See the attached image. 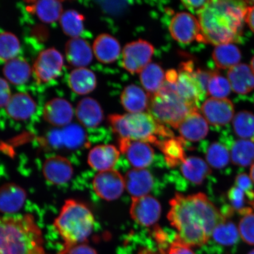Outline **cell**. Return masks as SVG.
Here are the masks:
<instances>
[{"instance_id": "obj_1", "label": "cell", "mask_w": 254, "mask_h": 254, "mask_svg": "<svg viewBox=\"0 0 254 254\" xmlns=\"http://www.w3.org/2000/svg\"><path fill=\"white\" fill-rule=\"evenodd\" d=\"M170 204L168 220L180 239L190 247L205 245L215 227L225 218L203 193H177Z\"/></svg>"}, {"instance_id": "obj_24", "label": "cell", "mask_w": 254, "mask_h": 254, "mask_svg": "<svg viewBox=\"0 0 254 254\" xmlns=\"http://www.w3.org/2000/svg\"><path fill=\"white\" fill-rule=\"evenodd\" d=\"M93 51L98 61L110 64L116 61L119 58L121 46L115 38L108 34H102L95 40Z\"/></svg>"}, {"instance_id": "obj_33", "label": "cell", "mask_w": 254, "mask_h": 254, "mask_svg": "<svg viewBox=\"0 0 254 254\" xmlns=\"http://www.w3.org/2000/svg\"><path fill=\"white\" fill-rule=\"evenodd\" d=\"M230 157L235 166L249 167L254 163V142L250 139H239L232 146Z\"/></svg>"}, {"instance_id": "obj_38", "label": "cell", "mask_w": 254, "mask_h": 254, "mask_svg": "<svg viewBox=\"0 0 254 254\" xmlns=\"http://www.w3.org/2000/svg\"><path fill=\"white\" fill-rule=\"evenodd\" d=\"M230 158V153L228 149L220 142H212L206 151L208 164L215 169L220 170L226 167Z\"/></svg>"}, {"instance_id": "obj_19", "label": "cell", "mask_w": 254, "mask_h": 254, "mask_svg": "<svg viewBox=\"0 0 254 254\" xmlns=\"http://www.w3.org/2000/svg\"><path fill=\"white\" fill-rule=\"evenodd\" d=\"M120 151L113 145L96 146L90 151L88 163L94 170L104 171L112 170L120 158Z\"/></svg>"}, {"instance_id": "obj_23", "label": "cell", "mask_w": 254, "mask_h": 254, "mask_svg": "<svg viewBox=\"0 0 254 254\" xmlns=\"http://www.w3.org/2000/svg\"><path fill=\"white\" fill-rule=\"evenodd\" d=\"M75 114L81 125L89 128L98 127L103 120V111L100 105L91 98H85L79 101Z\"/></svg>"}, {"instance_id": "obj_18", "label": "cell", "mask_w": 254, "mask_h": 254, "mask_svg": "<svg viewBox=\"0 0 254 254\" xmlns=\"http://www.w3.org/2000/svg\"><path fill=\"white\" fill-rule=\"evenodd\" d=\"M72 107L68 101L63 98H55L48 102L43 111L46 122L55 127L69 125L73 118Z\"/></svg>"}, {"instance_id": "obj_7", "label": "cell", "mask_w": 254, "mask_h": 254, "mask_svg": "<svg viewBox=\"0 0 254 254\" xmlns=\"http://www.w3.org/2000/svg\"><path fill=\"white\" fill-rule=\"evenodd\" d=\"M192 62L183 63L180 66L176 82V91L181 98L193 107L199 109L200 101L205 99L198 81L193 75Z\"/></svg>"}, {"instance_id": "obj_29", "label": "cell", "mask_w": 254, "mask_h": 254, "mask_svg": "<svg viewBox=\"0 0 254 254\" xmlns=\"http://www.w3.org/2000/svg\"><path fill=\"white\" fill-rule=\"evenodd\" d=\"M71 90L78 95H85L94 91L97 85L96 77L93 71L85 68L73 70L68 77Z\"/></svg>"}, {"instance_id": "obj_51", "label": "cell", "mask_w": 254, "mask_h": 254, "mask_svg": "<svg viewBox=\"0 0 254 254\" xmlns=\"http://www.w3.org/2000/svg\"><path fill=\"white\" fill-rule=\"evenodd\" d=\"M251 68L252 69V71L254 74V56L253 57L252 62H251Z\"/></svg>"}, {"instance_id": "obj_14", "label": "cell", "mask_w": 254, "mask_h": 254, "mask_svg": "<svg viewBox=\"0 0 254 254\" xmlns=\"http://www.w3.org/2000/svg\"><path fill=\"white\" fill-rule=\"evenodd\" d=\"M201 111L206 122L214 126L226 125L234 119V105L227 98H209L202 104Z\"/></svg>"}, {"instance_id": "obj_21", "label": "cell", "mask_w": 254, "mask_h": 254, "mask_svg": "<svg viewBox=\"0 0 254 254\" xmlns=\"http://www.w3.org/2000/svg\"><path fill=\"white\" fill-rule=\"evenodd\" d=\"M92 49L87 41L80 38H73L65 46V56L69 64L78 68L90 64L93 60Z\"/></svg>"}, {"instance_id": "obj_22", "label": "cell", "mask_w": 254, "mask_h": 254, "mask_svg": "<svg viewBox=\"0 0 254 254\" xmlns=\"http://www.w3.org/2000/svg\"><path fill=\"white\" fill-rule=\"evenodd\" d=\"M227 77L235 93L247 94L254 90V74L251 66L245 64H239L229 69Z\"/></svg>"}, {"instance_id": "obj_43", "label": "cell", "mask_w": 254, "mask_h": 254, "mask_svg": "<svg viewBox=\"0 0 254 254\" xmlns=\"http://www.w3.org/2000/svg\"><path fill=\"white\" fill-rule=\"evenodd\" d=\"M166 254H195L190 246L184 243L177 235L176 239L170 244Z\"/></svg>"}, {"instance_id": "obj_28", "label": "cell", "mask_w": 254, "mask_h": 254, "mask_svg": "<svg viewBox=\"0 0 254 254\" xmlns=\"http://www.w3.org/2000/svg\"><path fill=\"white\" fill-rule=\"evenodd\" d=\"M181 171L186 179L195 185L202 184L211 173L208 163L197 157L186 158L181 165Z\"/></svg>"}, {"instance_id": "obj_10", "label": "cell", "mask_w": 254, "mask_h": 254, "mask_svg": "<svg viewBox=\"0 0 254 254\" xmlns=\"http://www.w3.org/2000/svg\"><path fill=\"white\" fill-rule=\"evenodd\" d=\"M93 186L98 196L107 201L119 198L126 188L125 178L114 170L98 173L94 177Z\"/></svg>"}, {"instance_id": "obj_46", "label": "cell", "mask_w": 254, "mask_h": 254, "mask_svg": "<svg viewBox=\"0 0 254 254\" xmlns=\"http://www.w3.org/2000/svg\"><path fill=\"white\" fill-rule=\"evenodd\" d=\"M60 254H97L96 251L85 244H78Z\"/></svg>"}, {"instance_id": "obj_52", "label": "cell", "mask_w": 254, "mask_h": 254, "mask_svg": "<svg viewBox=\"0 0 254 254\" xmlns=\"http://www.w3.org/2000/svg\"><path fill=\"white\" fill-rule=\"evenodd\" d=\"M248 254H254V250L251 251V252H249Z\"/></svg>"}, {"instance_id": "obj_47", "label": "cell", "mask_w": 254, "mask_h": 254, "mask_svg": "<svg viewBox=\"0 0 254 254\" xmlns=\"http://www.w3.org/2000/svg\"><path fill=\"white\" fill-rule=\"evenodd\" d=\"M208 1H183L182 3L184 6L189 9L191 12H194L196 14L201 10V9L204 7L206 4H207Z\"/></svg>"}, {"instance_id": "obj_13", "label": "cell", "mask_w": 254, "mask_h": 254, "mask_svg": "<svg viewBox=\"0 0 254 254\" xmlns=\"http://www.w3.org/2000/svg\"><path fill=\"white\" fill-rule=\"evenodd\" d=\"M119 143L121 152L136 169H144L153 162L154 151L148 143L125 138L120 139Z\"/></svg>"}, {"instance_id": "obj_9", "label": "cell", "mask_w": 254, "mask_h": 254, "mask_svg": "<svg viewBox=\"0 0 254 254\" xmlns=\"http://www.w3.org/2000/svg\"><path fill=\"white\" fill-rule=\"evenodd\" d=\"M169 29L171 36L178 42L190 44L201 42V27L194 15L186 12L177 13L171 19Z\"/></svg>"}, {"instance_id": "obj_27", "label": "cell", "mask_w": 254, "mask_h": 254, "mask_svg": "<svg viewBox=\"0 0 254 254\" xmlns=\"http://www.w3.org/2000/svg\"><path fill=\"white\" fill-rule=\"evenodd\" d=\"M150 96L140 87L134 84L126 87L121 101L124 108L129 113H142L148 107Z\"/></svg>"}, {"instance_id": "obj_2", "label": "cell", "mask_w": 254, "mask_h": 254, "mask_svg": "<svg viewBox=\"0 0 254 254\" xmlns=\"http://www.w3.org/2000/svg\"><path fill=\"white\" fill-rule=\"evenodd\" d=\"M247 5L242 1H208L197 13L201 42L216 46L240 42Z\"/></svg>"}, {"instance_id": "obj_6", "label": "cell", "mask_w": 254, "mask_h": 254, "mask_svg": "<svg viewBox=\"0 0 254 254\" xmlns=\"http://www.w3.org/2000/svg\"><path fill=\"white\" fill-rule=\"evenodd\" d=\"M176 83L165 81L157 93L149 95V112L159 123L178 128L183 120L198 109L190 106L177 94Z\"/></svg>"}, {"instance_id": "obj_11", "label": "cell", "mask_w": 254, "mask_h": 254, "mask_svg": "<svg viewBox=\"0 0 254 254\" xmlns=\"http://www.w3.org/2000/svg\"><path fill=\"white\" fill-rule=\"evenodd\" d=\"M64 59L55 49L43 51L38 56L33 66V72L39 82H48L56 78L62 72Z\"/></svg>"}, {"instance_id": "obj_16", "label": "cell", "mask_w": 254, "mask_h": 254, "mask_svg": "<svg viewBox=\"0 0 254 254\" xmlns=\"http://www.w3.org/2000/svg\"><path fill=\"white\" fill-rule=\"evenodd\" d=\"M125 186L132 197H141L147 195L154 186L152 174L145 169H132L125 177Z\"/></svg>"}, {"instance_id": "obj_36", "label": "cell", "mask_w": 254, "mask_h": 254, "mask_svg": "<svg viewBox=\"0 0 254 254\" xmlns=\"http://www.w3.org/2000/svg\"><path fill=\"white\" fill-rule=\"evenodd\" d=\"M84 17L79 12L69 9L60 17V24L66 36L77 38L84 30Z\"/></svg>"}, {"instance_id": "obj_37", "label": "cell", "mask_w": 254, "mask_h": 254, "mask_svg": "<svg viewBox=\"0 0 254 254\" xmlns=\"http://www.w3.org/2000/svg\"><path fill=\"white\" fill-rule=\"evenodd\" d=\"M233 128L236 134L243 139L254 138V115L247 111H242L234 116Z\"/></svg>"}, {"instance_id": "obj_34", "label": "cell", "mask_w": 254, "mask_h": 254, "mask_svg": "<svg viewBox=\"0 0 254 254\" xmlns=\"http://www.w3.org/2000/svg\"><path fill=\"white\" fill-rule=\"evenodd\" d=\"M140 73L142 86L151 95L157 93L166 79L163 69L157 64H149Z\"/></svg>"}, {"instance_id": "obj_30", "label": "cell", "mask_w": 254, "mask_h": 254, "mask_svg": "<svg viewBox=\"0 0 254 254\" xmlns=\"http://www.w3.org/2000/svg\"><path fill=\"white\" fill-rule=\"evenodd\" d=\"M212 59L218 68L230 69L239 64L241 54L238 48L233 44H221L215 48Z\"/></svg>"}, {"instance_id": "obj_31", "label": "cell", "mask_w": 254, "mask_h": 254, "mask_svg": "<svg viewBox=\"0 0 254 254\" xmlns=\"http://www.w3.org/2000/svg\"><path fill=\"white\" fill-rule=\"evenodd\" d=\"M3 73L11 83L18 85L28 81L31 75V69L25 60L15 58L6 63Z\"/></svg>"}, {"instance_id": "obj_48", "label": "cell", "mask_w": 254, "mask_h": 254, "mask_svg": "<svg viewBox=\"0 0 254 254\" xmlns=\"http://www.w3.org/2000/svg\"><path fill=\"white\" fill-rule=\"evenodd\" d=\"M136 254H163L158 250L156 243H148L146 246L139 247Z\"/></svg>"}, {"instance_id": "obj_49", "label": "cell", "mask_w": 254, "mask_h": 254, "mask_svg": "<svg viewBox=\"0 0 254 254\" xmlns=\"http://www.w3.org/2000/svg\"><path fill=\"white\" fill-rule=\"evenodd\" d=\"M245 21L254 33V5L247 7L245 14Z\"/></svg>"}, {"instance_id": "obj_45", "label": "cell", "mask_w": 254, "mask_h": 254, "mask_svg": "<svg viewBox=\"0 0 254 254\" xmlns=\"http://www.w3.org/2000/svg\"><path fill=\"white\" fill-rule=\"evenodd\" d=\"M11 97V91L8 82L0 78V108L7 106Z\"/></svg>"}, {"instance_id": "obj_5", "label": "cell", "mask_w": 254, "mask_h": 254, "mask_svg": "<svg viewBox=\"0 0 254 254\" xmlns=\"http://www.w3.org/2000/svg\"><path fill=\"white\" fill-rule=\"evenodd\" d=\"M113 131L121 138L151 143L157 146L164 139L174 137L172 131L150 113L112 114L109 117Z\"/></svg>"}, {"instance_id": "obj_44", "label": "cell", "mask_w": 254, "mask_h": 254, "mask_svg": "<svg viewBox=\"0 0 254 254\" xmlns=\"http://www.w3.org/2000/svg\"><path fill=\"white\" fill-rule=\"evenodd\" d=\"M235 186L245 190L248 193L254 192L253 190V182L250 176L247 174H238L235 180Z\"/></svg>"}, {"instance_id": "obj_4", "label": "cell", "mask_w": 254, "mask_h": 254, "mask_svg": "<svg viewBox=\"0 0 254 254\" xmlns=\"http://www.w3.org/2000/svg\"><path fill=\"white\" fill-rule=\"evenodd\" d=\"M94 222V215L86 205L74 199L66 200L54 222L64 242L59 254L87 241Z\"/></svg>"}, {"instance_id": "obj_50", "label": "cell", "mask_w": 254, "mask_h": 254, "mask_svg": "<svg viewBox=\"0 0 254 254\" xmlns=\"http://www.w3.org/2000/svg\"><path fill=\"white\" fill-rule=\"evenodd\" d=\"M250 178L252 179L253 183H254V163L252 165L250 170Z\"/></svg>"}, {"instance_id": "obj_32", "label": "cell", "mask_w": 254, "mask_h": 254, "mask_svg": "<svg viewBox=\"0 0 254 254\" xmlns=\"http://www.w3.org/2000/svg\"><path fill=\"white\" fill-rule=\"evenodd\" d=\"M28 9L36 13L38 18L45 23H52L58 20L62 15V2L54 0L32 2Z\"/></svg>"}, {"instance_id": "obj_35", "label": "cell", "mask_w": 254, "mask_h": 254, "mask_svg": "<svg viewBox=\"0 0 254 254\" xmlns=\"http://www.w3.org/2000/svg\"><path fill=\"white\" fill-rule=\"evenodd\" d=\"M239 236V231L237 225L233 221H227L225 217L224 220L215 227L212 232L211 237L219 245L231 246L238 242Z\"/></svg>"}, {"instance_id": "obj_20", "label": "cell", "mask_w": 254, "mask_h": 254, "mask_svg": "<svg viewBox=\"0 0 254 254\" xmlns=\"http://www.w3.org/2000/svg\"><path fill=\"white\" fill-rule=\"evenodd\" d=\"M27 193L21 187L7 183L0 187V212L5 214L17 212L23 207Z\"/></svg>"}, {"instance_id": "obj_8", "label": "cell", "mask_w": 254, "mask_h": 254, "mask_svg": "<svg viewBox=\"0 0 254 254\" xmlns=\"http://www.w3.org/2000/svg\"><path fill=\"white\" fill-rule=\"evenodd\" d=\"M154 53V47L145 40L127 44L123 51V66L132 74L141 72L150 63Z\"/></svg>"}, {"instance_id": "obj_40", "label": "cell", "mask_w": 254, "mask_h": 254, "mask_svg": "<svg viewBox=\"0 0 254 254\" xmlns=\"http://www.w3.org/2000/svg\"><path fill=\"white\" fill-rule=\"evenodd\" d=\"M231 87L229 81L214 71L208 86V95L212 98H226L231 93Z\"/></svg>"}, {"instance_id": "obj_26", "label": "cell", "mask_w": 254, "mask_h": 254, "mask_svg": "<svg viewBox=\"0 0 254 254\" xmlns=\"http://www.w3.org/2000/svg\"><path fill=\"white\" fill-rule=\"evenodd\" d=\"M163 152L165 160L170 167L182 165L186 159V142L182 137H171L162 140L157 146Z\"/></svg>"}, {"instance_id": "obj_25", "label": "cell", "mask_w": 254, "mask_h": 254, "mask_svg": "<svg viewBox=\"0 0 254 254\" xmlns=\"http://www.w3.org/2000/svg\"><path fill=\"white\" fill-rule=\"evenodd\" d=\"M5 110L12 119L26 120L36 111V104L29 95L17 93L11 97L5 106Z\"/></svg>"}, {"instance_id": "obj_3", "label": "cell", "mask_w": 254, "mask_h": 254, "mask_svg": "<svg viewBox=\"0 0 254 254\" xmlns=\"http://www.w3.org/2000/svg\"><path fill=\"white\" fill-rule=\"evenodd\" d=\"M43 244L33 216L0 217V254H45Z\"/></svg>"}, {"instance_id": "obj_17", "label": "cell", "mask_w": 254, "mask_h": 254, "mask_svg": "<svg viewBox=\"0 0 254 254\" xmlns=\"http://www.w3.org/2000/svg\"><path fill=\"white\" fill-rule=\"evenodd\" d=\"M178 129L184 140L196 142L204 139L208 133V122L198 111L190 113L180 123Z\"/></svg>"}, {"instance_id": "obj_41", "label": "cell", "mask_w": 254, "mask_h": 254, "mask_svg": "<svg viewBox=\"0 0 254 254\" xmlns=\"http://www.w3.org/2000/svg\"><path fill=\"white\" fill-rule=\"evenodd\" d=\"M238 228L244 242L249 245L254 246V213L250 212L244 215Z\"/></svg>"}, {"instance_id": "obj_15", "label": "cell", "mask_w": 254, "mask_h": 254, "mask_svg": "<svg viewBox=\"0 0 254 254\" xmlns=\"http://www.w3.org/2000/svg\"><path fill=\"white\" fill-rule=\"evenodd\" d=\"M44 177L55 185L68 183L73 176V168L67 158L56 155L47 158L43 167Z\"/></svg>"}, {"instance_id": "obj_42", "label": "cell", "mask_w": 254, "mask_h": 254, "mask_svg": "<svg viewBox=\"0 0 254 254\" xmlns=\"http://www.w3.org/2000/svg\"><path fill=\"white\" fill-rule=\"evenodd\" d=\"M214 71L203 70L201 69H197L193 70V75H194L200 89H201L202 93L206 98L208 96V86L209 81Z\"/></svg>"}, {"instance_id": "obj_39", "label": "cell", "mask_w": 254, "mask_h": 254, "mask_svg": "<svg viewBox=\"0 0 254 254\" xmlns=\"http://www.w3.org/2000/svg\"><path fill=\"white\" fill-rule=\"evenodd\" d=\"M20 50L17 37L11 33L0 34V60L8 62L15 59Z\"/></svg>"}, {"instance_id": "obj_12", "label": "cell", "mask_w": 254, "mask_h": 254, "mask_svg": "<svg viewBox=\"0 0 254 254\" xmlns=\"http://www.w3.org/2000/svg\"><path fill=\"white\" fill-rule=\"evenodd\" d=\"M161 213V206L157 199L151 195L132 197L130 214L136 223L144 227L154 225Z\"/></svg>"}]
</instances>
